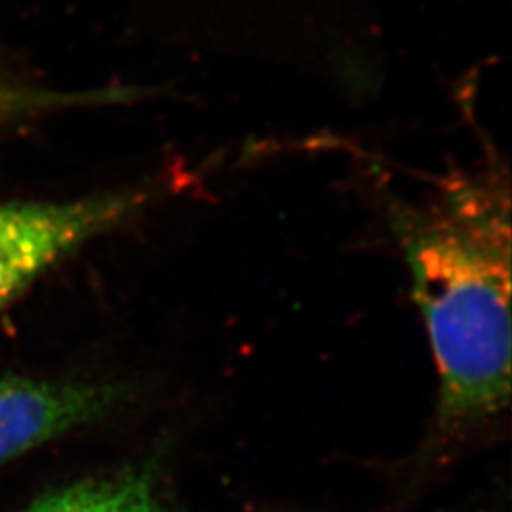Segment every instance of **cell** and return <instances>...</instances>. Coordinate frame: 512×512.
<instances>
[{"label":"cell","instance_id":"obj_1","mask_svg":"<svg viewBox=\"0 0 512 512\" xmlns=\"http://www.w3.org/2000/svg\"><path fill=\"white\" fill-rule=\"evenodd\" d=\"M385 211L437 365L440 435H467L511 404L509 173L452 171Z\"/></svg>","mask_w":512,"mask_h":512},{"label":"cell","instance_id":"obj_2","mask_svg":"<svg viewBox=\"0 0 512 512\" xmlns=\"http://www.w3.org/2000/svg\"><path fill=\"white\" fill-rule=\"evenodd\" d=\"M150 190H124L73 202L0 205V310L90 239L137 215Z\"/></svg>","mask_w":512,"mask_h":512},{"label":"cell","instance_id":"obj_3","mask_svg":"<svg viewBox=\"0 0 512 512\" xmlns=\"http://www.w3.org/2000/svg\"><path fill=\"white\" fill-rule=\"evenodd\" d=\"M124 397L116 384L0 374V467L103 420Z\"/></svg>","mask_w":512,"mask_h":512},{"label":"cell","instance_id":"obj_4","mask_svg":"<svg viewBox=\"0 0 512 512\" xmlns=\"http://www.w3.org/2000/svg\"><path fill=\"white\" fill-rule=\"evenodd\" d=\"M21 512H179L160 492L156 467L145 463L118 475L55 490Z\"/></svg>","mask_w":512,"mask_h":512},{"label":"cell","instance_id":"obj_5","mask_svg":"<svg viewBox=\"0 0 512 512\" xmlns=\"http://www.w3.org/2000/svg\"><path fill=\"white\" fill-rule=\"evenodd\" d=\"M135 97V92L124 88H107L95 92H55L27 86L0 74V128L21 120L42 116L55 110L90 107L105 103H120Z\"/></svg>","mask_w":512,"mask_h":512}]
</instances>
